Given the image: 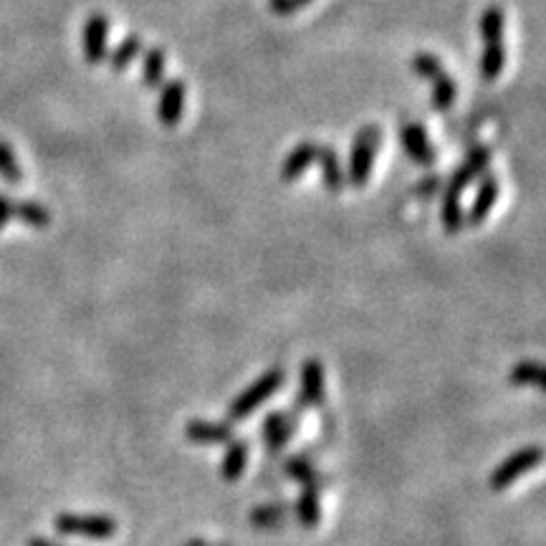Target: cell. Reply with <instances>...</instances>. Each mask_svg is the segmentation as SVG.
Listing matches in <instances>:
<instances>
[{
    "label": "cell",
    "mask_w": 546,
    "mask_h": 546,
    "mask_svg": "<svg viewBox=\"0 0 546 546\" xmlns=\"http://www.w3.org/2000/svg\"><path fill=\"white\" fill-rule=\"evenodd\" d=\"M413 71L420 76V79L433 81L435 76L443 71V64H440V59L435 54H425V51H420V54H415L413 59Z\"/></svg>",
    "instance_id": "obj_28"
},
{
    "label": "cell",
    "mask_w": 546,
    "mask_h": 546,
    "mask_svg": "<svg viewBox=\"0 0 546 546\" xmlns=\"http://www.w3.org/2000/svg\"><path fill=\"white\" fill-rule=\"evenodd\" d=\"M299 410H276L268 413L261 423V438L266 440V448L271 455L284 453L286 445L299 430Z\"/></svg>",
    "instance_id": "obj_6"
},
{
    "label": "cell",
    "mask_w": 546,
    "mask_h": 546,
    "mask_svg": "<svg viewBox=\"0 0 546 546\" xmlns=\"http://www.w3.org/2000/svg\"><path fill=\"white\" fill-rule=\"evenodd\" d=\"M316 150H319V145H316L314 140L299 142V145L289 152L284 165H281V180L284 182L299 180V177L316 162Z\"/></svg>",
    "instance_id": "obj_15"
},
{
    "label": "cell",
    "mask_w": 546,
    "mask_h": 546,
    "mask_svg": "<svg viewBox=\"0 0 546 546\" xmlns=\"http://www.w3.org/2000/svg\"><path fill=\"white\" fill-rule=\"evenodd\" d=\"M291 514H296L304 529H316L322 524V501H319V488H301L296 496Z\"/></svg>",
    "instance_id": "obj_17"
},
{
    "label": "cell",
    "mask_w": 546,
    "mask_h": 546,
    "mask_svg": "<svg viewBox=\"0 0 546 546\" xmlns=\"http://www.w3.org/2000/svg\"><path fill=\"white\" fill-rule=\"evenodd\" d=\"M109 54V18L104 13H91L84 23V56L86 64L97 66Z\"/></svg>",
    "instance_id": "obj_7"
},
{
    "label": "cell",
    "mask_w": 546,
    "mask_h": 546,
    "mask_svg": "<svg viewBox=\"0 0 546 546\" xmlns=\"http://www.w3.org/2000/svg\"><path fill=\"white\" fill-rule=\"evenodd\" d=\"M28 546H61V544H56V541H49V539H31L28 541Z\"/></svg>",
    "instance_id": "obj_32"
},
{
    "label": "cell",
    "mask_w": 546,
    "mask_h": 546,
    "mask_svg": "<svg viewBox=\"0 0 546 546\" xmlns=\"http://www.w3.org/2000/svg\"><path fill=\"white\" fill-rule=\"evenodd\" d=\"M284 382H286L284 367H271L268 372H263L258 380H253V385H248L241 395L233 397V402L228 405V423H241V420L251 418L263 402L271 400V397L284 387Z\"/></svg>",
    "instance_id": "obj_1"
},
{
    "label": "cell",
    "mask_w": 546,
    "mask_h": 546,
    "mask_svg": "<svg viewBox=\"0 0 546 546\" xmlns=\"http://www.w3.org/2000/svg\"><path fill=\"white\" fill-rule=\"evenodd\" d=\"M511 382L514 387H536L541 390V382H544V375H541V364L536 359H521L511 370Z\"/></svg>",
    "instance_id": "obj_25"
},
{
    "label": "cell",
    "mask_w": 546,
    "mask_h": 546,
    "mask_svg": "<svg viewBox=\"0 0 546 546\" xmlns=\"http://www.w3.org/2000/svg\"><path fill=\"white\" fill-rule=\"evenodd\" d=\"M13 215H16L21 223H26L28 228H36V231H41V228H46V225L51 223V213L43 208L41 203H36V200L13 203Z\"/></svg>",
    "instance_id": "obj_23"
},
{
    "label": "cell",
    "mask_w": 546,
    "mask_h": 546,
    "mask_svg": "<svg viewBox=\"0 0 546 546\" xmlns=\"http://www.w3.org/2000/svg\"><path fill=\"white\" fill-rule=\"evenodd\" d=\"M13 218V200L6 193H0V231L6 228L8 220Z\"/></svg>",
    "instance_id": "obj_30"
},
{
    "label": "cell",
    "mask_w": 546,
    "mask_h": 546,
    "mask_svg": "<svg viewBox=\"0 0 546 546\" xmlns=\"http://www.w3.org/2000/svg\"><path fill=\"white\" fill-rule=\"evenodd\" d=\"M309 3H311V0H296V6H299V8H304V6H309Z\"/></svg>",
    "instance_id": "obj_34"
},
{
    "label": "cell",
    "mask_w": 546,
    "mask_h": 546,
    "mask_svg": "<svg viewBox=\"0 0 546 546\" xmlns=\"http://www.w3.org/2000/svg\"><path fill=\"white\" fill-rule=\"evenodd\" d=\"M478 180L481 182H478L476 198H473L471 208H468V225H473V228L486 223L498 200V177L493 172H483Z\"/></svg>",
    "instance_id": "obj_11"
},
{
    "label": "cell",
    "mask_w": 546,
    "mask_h": 546,
    "mask_svg": "<svg viewBox=\"0 0 546 546\" xmlns=\"http://www.w3.org/2000/svg\"><path fill=\"white\" fill-rule=\"evenodd\" d=\"M185 546H210V544H208V541H203V539H193V541H188Z\"/></svg>",
    "instance_id": "obj_33"
},
{
    "label": "cell",
    "mask_w": 546,
    "mask_h": 546,
    "mask_svg": "<svg viewBox=\"0 0 546 546\" xmlns=\"http://www.w3.org/2000/svg\"><path fill=\"white\" fill-rule=\"evenodd\" d=\"M541 461H544V450H541L539 445H526V448L516 450V453H511L509 458H506V461H501L493 468L491 478H488L491 491L496 493L506 491V488L514 486L521 476H526L529 471L539 468Z\"/></svg>",
    "instance_id": "obj_3"
},
{
    "label": "cell",
    "mask_w": 546,
    "mask_h": 546,
    "mask_svg": "<svg viewBox=\"0 0 546 546\" xmlns=\"http://www.w3.org/2000/svg\"><path fill=\"white\" fill-rule=\"evenodd\" d=\"M167 71V54L165 49L155 46V49H147L142 56V81H145L147 89H160L162 81H165Z\"/></svg>",
    "instance_id": "obj_21"
},
{
    "label": "cell",
    "mask_w": 546,
    "mask_h": 546,
    "mask_svg": "<svg viewBox=\"0 0 546 546\" xmlns=\"http://www.w3.org/2000/svg\"><path fill=\"white\" fill-rule=\"evenodd\" d=\"M294 410H306V407H314V410H322L327 405V372H324V364L316 357L306 359L301 364L299 372V395H296Z\"/></svg>",
    "instance_id": "obj_5"
},
{
    "label": "cell",
    "mask_w": 546,
    "mask_h": 546,
    "mask_svg": "<svg viewBox=\"0 0 546 546\" xmlns=\"http://www.w3.org/2000/svg\"><path fill=\"white\" fill-rule=\"evenodd\" d=\"M455 102V81L453 76L440 71L433 79V109L435 112H448Z\"/></svg>",
    "instance_id": "obj_26"
},
{
    "label": "cell",
    "mask_w": 546,
    "mask_h": 546,
    "mask_svg": "<svg viewBox=\"0 0 546 546\" xmlns=\"http://www.w3.org/2000/svg\"><path fill=\"white\" fill-rule=\"evenodd\" d=\"M248 455H251V440L246 438H233L231 443H225V453L220 458V478L228 483H236L238 478L246 473Z\"/></svg>",
    "instance_id": "obj_12"
},
{
    "label": "cell",
    "mask_w": 546,
    "mask_h": 546,
    "mask_svg": "<svg viewBox=\"0 0 546 546\" xmlns=\"http://www.w3.org/2000/svg\"><path fill=\"white\" fill-rule=\"evenodd\" d=\"M0 177H3L6 182H11V185H18V182L23 180L21 162H18L16 152L11 150V145L3 140H0Z\"/></svg>",
    "instance_id": "obj_27"
},
{
    "label": "cell",
    "mask_w": 546,
    "mask_h": 546,
    "mask_svg": "<svg viewBox=\"0 0 546 546\" xmlns=\"http://www.w3.org/2000/svg\"><path fill=\"white\" fill-rule=\"evenodd\" d=\"M506 66V46L504 41L496 43H483V54L481 64H478V74H481L483 81H496L501 76Z\"/></svg>",
    "instance_id": "obj_20"
},
{
    "label": "cell",
    "mask_w": 546,
    "mask_h": 546,
    "mask_svg": "<svg viewBox=\"0 0 546 546\" xmlns=\"http://www.w3.org/2000/svg\"><path fill=\"white\" fill-rule=\"evenodd\" d=\"M268 6H271V11L276 16H291V13L299 11L296 0H268Z\"/></svg>",
    "instance_id": "obj_29"
},
{
    "label": "cell",
    "mask_w": 546,
    "mask_h": 546,
    "mask_svg": "<svg viewBox=\"0 0 546 546\" xmlns=\"http://www.w3.org/2000/svg\"><path fill=\"white\" fill-rule=\"evenodd\" d=\"M185 438L198 445H225L236 438L231 423H213V420H190L185 425Z\"/></svg>",
    "instance_id": "obj_13"
},
{
    "label": "cell",
    "mask_w": 546,
    "mask_h": 546,
    "mask_svg": "<svg viewBox=\"0 0 546 546\" xmlns=\"http://www.w3.org/2000/svg\"><path fill=\"white\" fill-rule=\"evenodd\" d=\"M382 132L375 124H367L357 132L352 142V155H349V182L354 188H364L372 177V167H375V155L380 150Z\"/></svg>",
    "instance_id": "obj_2"
},
{
    "label": "cell",
    "mask_w": 546,
    "mask_h": 546,
    "mask_svg": "<svg viewBox=\"0 0 546 546\" xmlns=\"http://www.w3.org/2000/svg\"><path fill=\"white\" fill-rule=\"evenodd\" d=\"M291 516V504H261L251 511V524L256 529H281L286 524V519Z\"/></svg>",
    "instance_id": "obj_19"
},
{
    "label": "cell",
    "mask_w": 546,
    "mask_h": 546,
    "mask_svg": "<svg viewBox=\"0 0 546 546\" xmlns=\"http://www.w3.org/2000/svg\"><path fill=\"white\" fill-rule=\"evenodd\" d=\"M400 145L405 155L420 167H430L435 162V150L430 145V137L423 124L402 122L400 124Z\"/></svg>",
    "instance_id": "obj_8"
},
{
    "label": "cell",
    "mask_w": 546,
    "mask_h": 546,
    "mask_svg": "<svg viewBox=\"0 0 546 546\" xmlns=\"http://www.w3.org/2000/svg\"><path fill=\"white\" fill-rule=\"evenodd\" d=\"M491 157H493L491 147H483V145L473 147V150L466 155V160L461 162V167L453 172V177H450V182H448V188L463 193V190H466L468 185H473V182H476L483 172H488Z\"/></svg>",
    "instance_id": "obj_10"
},
{
    "label": "cell",
    "mask_w": 546,
    "mask_h": 546,
    "mask_svg": "<svg viewBox=\"0 0 546 546\" xmlns=\"http://www.w3.org/2000/svg\"><path fill=\"white\" fill-rule=\"evenodd\" d=\"M54 529L64 536H84V539H112L117 534V521L104 514H59Z\"/></svg>",
    "instance_id": "obj_4"
},
{
    "label": "cell",
    "mask_w": 546,
    "mask_h": 546,
    "mask_svg": "<svg viewBox=\"0 0 546 546\" xmlns=\"http://www.w3.org/2000/svg\"><path fill=\"white\" fill-rule=\"evenodd\" d=\"M185 97H188V89H185V81L182 79H170L160 86V102H157V119H160V124L177 127L182 112H185Z\"/></svg>",
    "instance_id": "obj_9"
},
{
    "label": "cell",
    "mask_w": 546,
    "mask_h": 546,
    "mask_svg": "<svg viewBox=\"0 0 546 546\" xmlns=\"http://www.w3.org/2000/svg\"><path fill=\"white\" fill-rule=\"evenodd\" d=\"M440 220H443L445 233L455 236V233L463 231V225H466V213H463V203H461V193L445 185L443 193V203H440Z\"/></svg>",
    "instance_id": "obj_18"
},
{
    "label": "cell",
    "mask_w": 546,
    "mask_h": 546,
    "mask_svg": "<svg viewBox=\"0 0 546 546\" xmlns=\"http://www.w3.org/2000/svg\"><path fill=\"white\" fill-rule=\"evenodd\" d=\"M438 188H440V177H428V180H423L418 185V193L420 195H433Z\"/></svg>",
    "instance_id": "obj_31"
},
{
    "label": "cell",
    "mask_w": 546,
    "mask_h": 546,
    "mask_svg": "<svg viewBox=\"0 0 546 546\" xmlns=\"http://www.w3.org/2000/svg\"><path fill=\"white\" fill-rule=\"evenodd\" d=\"M140 51H142V38L137 36V33H129V36L119 43L112 54H107L109 66H112V71H117L119 74V71L129 69V64L140 56Z\"/></svg>",
    "instance_id": "obj_22"
},
{
    "label": "cell",
    "mask_w": 546,
    "mask_h": 546,
    "mask_svg": "<svg viewBox=\"0 0 546 546\" xmlns=\"http://www.w3.org/2000/svg\"><path fill=\"white\" fill-rule=\"evenodd\" d=\"M316 162H319V170H322L324 188L334 195L342 193L347 180H344V170H342V162H339L337 150L329 145L319 147V150H316Z\"/></svg>",
    "instance_id": "obj_16"
},
{
    "label": "cell",
    "mask_w": 546,
    "mask_h": 546,
    "mask_svg": "<svg viewBox=\"0 0 546 546\" xmlns=\"http://www.w3.org/2000/svg\"><path fill=\"white\" fill-rule=\"evenodd\" d=\"M284 473L291 478V481L299 483L301 488H319V491H322L324 483H327V478H324L322 473L314 468L311 455H306V453H299V455H291V458H286Z\"/></svg>",
    "instance_id": "obj_14"
},
{
    "label": "cell",
    "mask_w": 546,
    "mask_h": 546,
    "mask_svg": "<svg viewBox=\"0 0 546 546\" xmlns=\"http://www.w3.org/2000/svg\"><path fill=\"white\" fill-rule=\"evenodd\" d=\"M478 28H481L483 43H496L504 41V28H506V16L498 6H488L486 11L481 13V21H478Z\"/></svg>",
    "instance_id": "obj_24"
}]
</instances>
